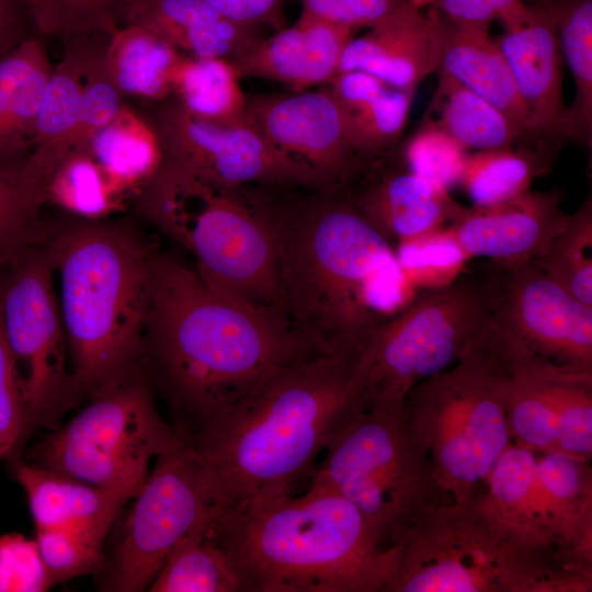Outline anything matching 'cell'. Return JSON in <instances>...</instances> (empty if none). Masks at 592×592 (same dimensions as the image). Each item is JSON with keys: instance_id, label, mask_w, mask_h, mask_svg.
<instances>
[{"instance_id": "cell-1", "label": "cell", "mask_w": 592, "mask_h": 592, "mask_svg": "<svg viewBox=\"0 0 592 592\" xmlns=\"http://www.w3.org/2000/svg\"><path fill=\"white\" fill-rule=\"evenodd\" d=\"M277 201L257 191L271 228L282 311L315 355H351L419 292L394 244L344 185Z\"/></svg>"}, {"instance_id": "cell-2", "label": "cell", "mask_w": 592, "mask_h": 592, "mask_svg": "<svg viewBox=\"0 0 592 592\" xmlns=\"http://www.w3.org/2000/svg\"><path fill=\"white\" fill-rule=\"evenodd\" d=\"M318 356L281 312L207 284L155 250L143 341V369L187 432L236 402L267 374Z\"/></svg>"}, {"instance_id": "cell-3", "label": "cell", "mask_w": 592, "mask_h": 592, "mask_svg": "<svg viewBox=\"0 0 592 592\" xmlns=\"http://www.w3.org/2000/svg\"><path fill=\"white\" fill-rule=\"evenodd\" d=\"M356 354L278 367L182 433L200 460L214 514L292 494L314 473L318 456L363 411L354 387Z\"/></svg>"}, {"instance_id": "cell-4", "label": "cell", "mask_w": 592, "mask_h": 592, "mask_svg": "<svg viewBox=\"0 0 592 592\" xmlns=\"http://www.w3.org/2000/svg\"><path fill=\"white\" fill-rule=\"evenodd\" d=\"M205 533L232 561L243 592H385L391 576V548L325 487L219 511Z\"/></svg>"}, {"instance_id": "cell-5", "label": "cell", "mask_w": 592, "mask_h": 592, "mask_svg": "<svg viewBox=\"0 0 592 592\" xmlns=\"http://www.w3.org/2000/svg\"><path fill=\"white\" fill-rule=\"evenodd\" d=\"M69 365L82 402L143 372L155 250L132 225L76 218L49 227Z\"/></svg>"}, {"instance_id": "cell-6", "label": "cell", "mask_w": 592, "mask_h": 592, "mask_svg": "<svg viewBox=\"0 0 592 592\" xmlns=\"http://www.w3.org/2000/svg\"><path fill=\"white\" fill-rule=\"evenodd\" d=\"M481 494L429 508L399 535L385 592L592 591V571L511 528Z\"/></svg>"}, {"instance_id": "cell-7", "label": "cell", "mask_w": 592, "mask_h": 592, "mask_svg": "<svg viewBox=\"0 0 592 592\" xmlns=\"http://www.w3.org/2000/svg\"><path fill=\"white\" fill-rule=\"evenodd\" d=\"M135 198L146 220L191 253L207 284L283 315L273 237L255 190L215 183L163 157Z\"/></svg>"}, {"instance_id": "cell-8", "label": "cell", "mask_w": 592, "mask_h": 592, "mask_svg": "<svg viewBox=\"0 0 592 592\" xmlns=\"http://www.w3.org/2000/svg\"><path fill=\"white\" fill-rule=\"evenodd\" d=\"M510 376L479 331L454 365L417 384L405 400L409 429L456 503L485 491L513 443L505 413Z\"/></svg>"}, {"instance_id": "cell-9", "label": "cell", "mask_w": 592, "mask_h": 592, "mask_svg": "<svg viewBox=\"0 0 592 592\" xmlns=\"http://www.w3.org/2000/svg\"><path fill=\"white\" fill-rule=\"evenodd\" d=\"M310 485L351 501L384 548L422 512L453 501L409 429L405 403L373 405L352 418L325 449Z\"/></svg>"}, {"instance_id": "cell-10", "label": "cell", "mask_w": 592, "mask_h": 592, "mask_svg": "<svg viewBox=\"0 0 592 592\" xmlns=\"http://www.w3.org/2000/svg\"><path fill=\"white\" fill-rule=\"evenodd\" d=\"M487 318L481 276L463 272L446 286L419 291L357 350L354 386L362 408L403 405L417 384L456 363Z\"/></svg>"}, {"instance_id": "cell-11", "label": "cell", "mask_w": 592, "mask_h": 592, "mask_svg": "<svg viewBox=\"0 0 592 592\" xmlns=\"http://www.w3.org/2000/svg\"><path fill=\"white\" fill-rule=\"evenodd\" d=\"M184 435L161 417L143 371L88 400L67 423L34 444L30 462L88 485L141 486L152 458Z\"/></svg>"}, {"instance_id": "cell-12", "label": "cell", "mask_w": 592, "mask_h": 592, "mask_svg": "<svg viewBox=\"0 0 592 592\" xmlns=\"http://www.w3.org/2000/svg\"><path fill=\"white\" fill-rule=\"evenodd\" d=\"M485 338L512 374L542 365L592 374V307L545 274L533 261L486 264Z\"/></svg>"}, {"instance_id": "cell-13", "label": "cell", "mask_w": 592, "mask_h": 592, "mask_svg": "<svg viewBox=\"0 0 592 592\" xmlns=\"http://www.w3.org/2000/svg\"><path fill=\"white\" fill-rule=\"evenodd\" d=\"M9 270L0 281L3 334L33 430L54 431L82 401L70 371L53 269L44 246Z\"/></svg>"}, {"instance_id": "cell-14", "label": "cell", "mask_w": 592, "mask_h": 592, "mask_svg": "<svg viewBox=\"0 0 592 592\" xmlns=\"http://www.w3.org/2000/svg\"><path fill=\"white\" fill-rule=\"evenodd\" d=\"M133 499L111 561L99 572L101 591H147L178 545L206 528L214 515L200 460L185 436L156 458Z\"/></svg>"}, {"instance_id": "cell-15", "label": "cell", "mask_w": 592, "mask_h": 592, "mask_svg": "<svg viewBox=\"0 0 592 592\" xmlns=\"http://www.w3.org/2000/svg\"><path fill=\"white\" fill-rule=\"evenodd\" d=\"M147 118L163 157L215 183L231 187H326L311 170L273 146L248 119L218 124L197 118L172 96Z\"/></svg>"}, {"instance_id": "cell-16", "label": "cell", "mask_w": 592, "mask_h": 592, "mask_svg": "<svg viewBox=\"0 0 592 592\" xmlns=\"http://www.w3.org/2000/svg\"><path fill=\"white\" fill-rule=\"evenodd\" d=\"M248 122L326 186L344 185L372 161L353 149L345 115L329 84L248 95Z\"/></svg>"}, {"instance_id": "cell-17", "label": "cell", "mask_w": 592, "mask_h": 592, "mask_svg": "<svg viewBox=\"0 0 592 592\" xmlns=\"http://www.w3.org/2000/svg\"><path fill=\"white\" fill-rule=\"evenodd\" d=\"M505 413L513 443L591 460L592 374L520 367L509 378Z\"/></svg>"}, {"instance_id": "cell-18", "label": "cell", "mask_w": 592, "mask_h": 592, "mask_svg": "<svg viewBox=\"0 0 592 592\" xmlns=\"http://www.w3.org/2000/svg\"><path fill=\"white\" fill-rule=\"evenodd\" d=\"M563 191L527 190L501 203L465 207L447 224L471 260L515 265L540 257L566 224Z\"/></svg>"}, {"instance_id": "cell-19", "label": "cell", "mask_w": 592, "mask_h": 592, "mask_svg": "<svg viewBox=\"0 0 592 592\" xmlns=\"http://www.w3.org/2000/svg\"><path fill=\"white\" fill-rule=\"evenodd\" d=\"M494 37L512 72L536 130L560 148L559 129L566 112L562 57L554 22L538 0H525L499 19Z\"/></svg>"}, {"instance_id": "cell-20", "label": "cell", "mask_w": 592, "mask_h": 592, "mask_svg": "<svg viewBox=\"0 0 592 592\" xmlns=\"http://www.w3.org/2000/svg\"><path fill=\"white\" fill-rule=\"evenodd\" d=\"M396 147L360 172L361 183L344 184L356 207L391 243L445 226L464 208L447 190L410 171Z\"/></svg>"}, {"instance_id": "cell-21", "label": "cell", "mask_w": 592, "mask_h": 592, "mask_svg": "<svg viewBox=\"0 0 592 592\" xmlns=\"http://www.w3.org/2000/svg\"><path fill=\"white\" fill-rule=\"evenodd\" d=\"M435 72L444 73L474 91L503 112L530 138L559 147L534 127L509 65L490 34L491 24L452 21L433 9Z\"/></svg>"}, {"instance_id": "cell-22", "label": "cell", "mask_w": 592, "mask_h": 592, "mask_svg": "<svg viewBox=\"0 0 592 592\" xmlns=\"http://www.w3.org/2000/svg\"><path fill=\"white\" fill-rule=\"evenodd\" d=\"M355 31L300 13L291 26L264 36L232 60L242 78L280 82L293 92L332 82Z\"/></svg>"}, {"instance_id": "cell-23", "label": "cell", "mask_w": 592, "mask_h": 592, "mask_svg": "<svg viewBox=\"0 0 592 592\" xmlns=\"http://www.w3.org/2000/svg\"><path fill=\"white\" fill-rule=\"evenodd\" d=\"M352 37L339 72H368L394 89H417L435 72L433 26L429 12L411 1L380 23Z\"/></svg>"}, {"instance_id": "cell-24", "label": "cell", "mask_w": 592, "mask_h": 592, "mask_svg": "<svg viewBox=\"0 0 592 592\" xmlns=\"http://www.w3.org/2000/svg\"><path fill=\"white\" fill-rule=\"evenodd\" d=\"M148 30L181 54L235 60L265 29L235 22L203 0H130L125 24Z\"/></svg>"}, {"instance_id": "cell-25", "label": "cell", "mask_w": 592, "mask_h": 592, "mask_svg": "<svg viewBox=\"0 0 592 592\" xmlns=\"http://www.w3.org/2000/svg\"><path fill=\"white\" fill-rule=\"evenodd\" d=\"M537 476L551 542L576 563L592 570L591 460L537 454Z\"/></svg>"}, {"instance_id": "cell-26", "label": "cell", "mask_w": 592, "mask_h": 592, "mask_svg": "<svg viewBox=\"0 0 592 592\" xmlns=\"http://www.w3.org/2000/svg\"><path fill=\"white\" fill-rule=\"evenodd\" d=\"M52 69L38 36L27 37L0 58V162L32 152Z\"/></svg>"}, {"instance_id": "cell-27", "label": "cell", "mask_w": 592, "mask_h": 592, "mask_svg": "<svg viewBox=\"0 0 592 592\" xmlns=\"http://www.w3.org/2000/svg\"><path fill=\"white\" fill-rule=\"evenodd\" d=\"M9 462L16 481L26 493L35 528L116 520L122 508L143 486L104 489L45 469L21 457Z\"/></svg>"}, {"instance_id": "cell-28", "label": "cell", "mask_w": 592, "mask_h": 592, "mask_svg": "<svg viewBox=\"0 0 592 592\" xmlns=\"http://www.w3.org/2000/svg\"><path fill=\"white\" fill-rule=\"evenodd\" d=\"M422 123L435 126L466 150H488L516 146L558 150L524 134L503 112L474 91L444 73Z\"/></svg>"}, {"instance_id": "cell-29", "label": "cell", "mask_w": 592, "mask_h": 592, "mask_svg": "<svg viewBox=\"0 0 592 592\" xmlns=\"http://www.w3.org/2000/svg\"><path fill=\"white\" fill-rule=\"evenodd\" d=\"M109 38L92 36L62 44L65 53L60 61L53 66L30 153L44 169L78 123L90 71L103 56Z\"/></svg>"}, {"instance_id": "cell-30", "label": "cell", "mask_w": 592, "mask_h": 592, "mask_svg": "<svg viewBox=\"0 0 592 592\" xmlns=\"http://www.w3.org/2000/svg\"><path fill=\"white\" fill-rule=\"evenodd\" d=\"M49 177L30 155L0 162V269L18 264L46 242L49 226L41 210Z\"/></svg>"}, {"instance_id": "cell-31", "label": "cell", "mask_w": 592, "mask_h": 592, "mask_svg": "<svg viewBox=\"0 0 592 592\" xmlns=\"http://www.w3.org/2000/svg\"><path fill=\"white\" fill-rule=\"evenodd\" d=\"M87 151L125 198L136 197L163 160L152 124L126 103L93 136Z\"/></svg>"}, {"instance_id": "cell-32", "label": "cell", "mask_w": 592, "mask_h": 592, "mask_svg": "<svg viewBox=\"0 0 592 592\" xmlns=\"http://www.w3.org/2000/svg\"><path fill=\"white\" fill-rule=\"evenodd\" d=\"M481 500L511 528L543 546L561 551L549 535L538 483L537 453L534 451L512 443L490 471Z\"/></svg>"}, {"instance_id": "cell-33", "label": "cell", "mask_w": 592, "mask_h": 592, "mask_svg": "<svg viewBox=\"0 0 592 592\" xmlns=\"http://www.w3.org/2000/svg\"><path fill=\"white\" fill-rule=\"evenodd\" d=\"M549 13L574 96L559 129V139L588 147L592 143V0H538Z\"/></svg>"}, {"instance_id": "cell-34", "label": "cell", "mask_w": 592, "mask_h": 592, "mask_svg": "<svg viewBox=\"0 0 592 592\" xmlns=\"http://www.w3.org/2000/svg\"><path fill=\"white\" fill-rule=\"evenodd\" d=\"M181 55L158 35L126 24L109 38L104 68L124 96L160 102L171 96L172 76Z\"/></svg>"}, {"instance_id": "cell-35", "label": "cell", "mask_w": 592, "mask_h": 592, "mask_svg": "<svg viewBox=\"0 0 592 592\" xmlns=\"http://www.w3.org/2000/svg\"><path fill=\"white\" fill-rule=\"evenodd\" d=\"M231 61L182 54L172 76L171 96L193 116L218 124L247 121L248 95Z\"/></svg>"}, {"instance_id": "cell-36", "label": "cell", "mask_w": 592, "mask_h": 592, "mask_svg": "<svg viewBox=\"0 0 592 592\" xmlns=\"http://www.w3.org/2000/svg\"><path fill=\"white\" fill-rule=\"evenodd\" d=\"M557 155L530 146L468 152L458 185L475 206L501 203L530 190L536 178L551 170Z\"/></svg>"}, {"instance_id": "cell-37", "label": "cell", "mask_w": 592, "mask_h": 592, "mask_svg": "<svg viewBox=\"0 0 592 592\" xmlns=\"http://www.w3.org/2000/svg\"><path fill=\"white\" fill-rule=\"evenodd\" d=\"M147 591L243 592V588L230 558L204 528L178 545Z\"/></svg>"}, {"instance_id": "cell-38", "label": "cell", "mask_w": 592, "mask_h": 592, "mask_svg": "<svg viewBox=\"0 0 592 592\" xmlns=\"http://www.w3.org/2000/svg\"><path fill=\"white\" fill-rule=\"evenodd\" d=\"M126 198L112 185L88 151L67 155L52 172L46 204L87 220L106 219L123 207Z\"/></svg>"}, {"instance_id": "cell-39", "label": "cell", "mask_w": 592, "mask_h": 592, "mask_svg": "<svg viewBox=\"0 0 592 592\" xmlns=\"http://www.w3.org/2000/svg\"><path fill=\"white\" fill-rule=\"evenodd\" d=\"M114 522L105 519L35 528V540L55 585L102 570L104 543Z\"/></svg>"}, {"instance_id": "cell-40", "label": "cell", "mask_w": 592, "mask_h": 592, "mask_svg": "<svg viewBox=\"0 0 592 592\" xmlns=\"http://www.w3.org/2000/svg\"><path fill=\"white\" fill-rule=\"evenodd\" d=\"M533 262L578 300L592 307V196L568 216L547 250Z\"/></svg>"}, {"instance_id": "cell-41", "label": "cell", "mask_w": 592, "mask_h": 592, "mask_svg": "<svg viewBox=\"0 0 592 592\" xmlns=\"http://www.w3.org/2000/svg\"><path fill=\"white\" fill-rule=\"evenodd\" d=\"M38 34L62 44L84 37H111L125 24L130 0H24Z\"/></svg>"}, {"instance_id": "cell-42", "label": "cell", "mask_w": 592, "mask_h": 592, "mask_svg": "<svg viewBox=\"0 0 592 592\" xmlns=\"http://www.w3.org/2000/svg\"><path fill=\"white\" fill-rule=\"evenodd\" d=\"M395 251L405 275L418 291L453 283L470 261L448 225L401 240Z\"/></svg>"}, {"instance_id": "cell-43", "label": "cell", "mask_w": 592, "mask_h": 592, "mask_svg": "<svg viewBox=\"0 0 592 592\" xmlns=\"http://www.w3.org/2000/svg\"><path fill=\"white\" fill-rule=\"evenodd\" d=\"M415 89L388 88L348 119L351 145L366 161L394 149L406 128Z\"/></svg>"}, {"instance_id": "cell-44", "label": "cell", "mask_w": 592, "mask_h": 592, "mask_svg": "<svg viewBox=\"0 0 592 592\" xmlns=\"http://www.w3.org/2000/svg\"><path fill=\"white\" fill-rule=\"evenodd\" d=\"M399 153L410 171L449 191L458 185L468 150L442 129L422 123L401 143Z\"/></svg>"}, {"instance_id": "cell-45", "label": "cell", "mask_w": 592, "mask_h": 592, "mask_svg": "<svg viewBox=\"0 0 592 592\" xmlns=\"http://www.w3.org/2000/svg\"><path fill=\"white\" fill-rule=\"evenodd\" d=\"M33 431L0 317V460L21 457Z\"/></svg>"}, {"instance_id": "cell-46", "label": "cell", "mask_w": 592, "mask_h": 592, "mask_svg": "<svg viewBox=\"0 0 592 592\" xmlns=\"http://www.w3.org/2000/svg\"><path fill=\"white\" fill-rule=\"evenodd\" d=\"M54 587L35 538L0 535V592H45Z\"/></svg>"}, {"instance_id": "cell-47", "label": "cell", "mask_w": 592, "mask_h": 592, "mask_svg": "<svg viewBox=\"0 0 592 592\" xmlns=\"http://www.w3.org/2000/svg\"><path fill=\"white\" fill-rule=\"evenodd\" d=\"M301 13L353 31L380 23L410 0H300Z\"/></svg>"}, {"instance_id": "cell-48", "label": "cell", "mask_w": 592, "mask_h": 592, "mask_svg": "<svg viewBox=\"0 0 592 592\" xmlns=\"http://www.w3.org/2000/svg\"><path fill=\"white\" fill-rule=\"evenodd\" d=\"M228 19L243 25L278 31L287 25L285 0H203Z\"/></svg>"}, {"instance_id": "cell-49", "label": "cell", "mask_w": 592, "mask_h": 592, "mask_svg": "<svg viewBox=\"0 0 592 592\" xmlns=\"http://www.w3.org/2000/svg\"><path fill=\"white\" fill-rule=\"evenodd\" d=\"M421 9H433L445 18L470 24H491L516 3L525 0H410Z\"/></svg>"}, {"instance_id": "cell-50", "label": "cell", "mask_w": 592, "mask_h": 592, "mask_svg": "<svg viewBox=\"0 0 592 592\" xmlns=\"http://www.w3.org/2000/svg\"><path fill=\"white\" fill-rule=\"evenodd\" d=\"M329 86L345 115L346 122L390 88L375 76L361 70L339 72Z\"/></svg>"}, {"instance_id": "cell-51", "label": "cell", "mask_w": 592, "mask_h": 592, "mask_svg": "<svg viewBox=\"0 0 592 592\" xmlns=\"http://www.w3.org/2000/svg\"><path fill=\"white\" fill-rule=\"evenodd\" d=\"M20 23L16 0H0V58L27 38L20 36Z\"/></svg>"}]
</instances>
